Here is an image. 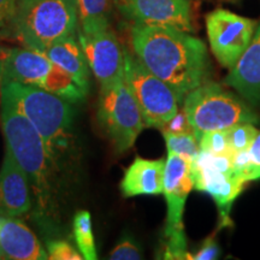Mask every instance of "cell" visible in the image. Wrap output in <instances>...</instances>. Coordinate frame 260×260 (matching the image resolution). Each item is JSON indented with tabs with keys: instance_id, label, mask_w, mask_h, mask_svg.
<instances>
[{
	"instance_id": "obj_1",
	"label": "cell",
	"mask_w": 260,
	"mask_h": 260,
	"mask_svg": "<svg viewBox=\"0 0 260 260\" xmlns=\"http://www.w3.org/2000/svg\"><path fill=\"white\" fill-rule=\"evenodd\" d=\"M130 42L138 59L174 90L178 104L209 80L206 46L187 31L169 25L135 23Z\"/></svg>"
},
{
	"instance_id": "obj_2",
	"label": "cell",
	"mask_w": 260,
	"mask_h": 260,
	"mask_svg": "<svg viewBox=\"0 0 260 260\" xmlns=\"http://www.w3.org/2000/svg\"><path fill=\"white\" fill-rule=\"evenodd\" d=\"M0 124L5 136L6 148L25 172L30 182L40 223L47 224L56 218L57 164L48 154L38 130L18 112L5 96L0 95Z\"/></svg>"
},
{
	"instance_id": "obj_3",
	"label": "cell",
	"mask_w": 260,
	"mask_h": 260,
	"mask_svg": "<svg viewBox=\"0 0 260 260\" xmlns=\"http://www.w3.org/2000/svg\"><path fill=\"white\" fill-rule=\"evenodd\" d=\"M0 95L38 130L48 154L57 164L71 139L74 112L70 103L39 86L17 82L0 84Z\"/></svg>"
},
{
	"instance_id": "obj_4",
	"label": "cell",
	"mask_w": 260,
	"mask_h": 260,
	"mask_svg": "<svg viewBox=\"0 0 260 260\" xmlns=\"http://www.w3.org/2000/svg\"><path fill=\"white\" fill-rule=\"evenodd\" d=\"M77 21L75 0H17L11 22L24 46L42 53L54 42L75 35Z\"/></svg>"
},
{
	"instance_id": "obj_5",
	"label": "cell",
	"mask_w": 260,
	"mask_h": 260,
	"mask_svg": "<svg viewBox=\"0 0 260 260\" xmlns=\"http://www.w3.org/2000/svg\"><path fill=\"white\" fill-rule=\"evenodd\" d=\"M183 103V111L198 141L207 132L259 121L245 103L217 83L201 84L188 94Z\"/></svg>"
},
{
	"instance_id": "obj_6",
	"label": "cell",
	"mask_w": 260,
	"mask_h": 260,
	"mask_svg": "<svg viewBox=\"0 0 260 260\" xmlns=\"http://www.w3.org/2000/svg\"><path fill=\"white\" fill-rule=\"evenodd\" d=\"M96 117L118 153H124L134 146L146 125L138 103L124 80L100 87Z\"/></svg>"
},
{
	"instance_id": "obj_7",
	"label": "cell",
	"mask_w": 260,
	"mask_h": 260,
	"mask_svg": "<svg viewBox=\"0 0 260 260\" xmlns=\"http://www.w3.org/2000/svg\"><path fill=\"white\" fill-rule=\"evenodd\" d=\"M124 81L138 103L146 126L162 129L178 112L176 94L124 50Z\"/></svg>"
},
{
	"instance_id": "obj_8",
	"label": "cell",
	"mask_w": 260,
	"mask_h": 260,
	"mask_svg": "<svg viewBox=\"0 0 260 260\" xmlns=\"http://www.w3.org/2000/svg\"><path fill=\"white\" fill-rule=\"evenodd\" d=\"M206 29L214 57L224 68L232 69L251 44L256 22L228 10L217 9L206 16Z\"/></svg>"
},
{
	"instance_id": "obj_9",
	"label": "cell",
	"mask_w": 260,
	"mask_h": 260,
	"mask_svg": "<svg viewBox=\"0 0 260 260\" xmlns=\"http://www.w3.org/2000/svg\"><path fill=\"white\" fill-rule=\"evenodd\" d=\"M79 42L100 87L124 80V48L110 28L94 34L80 31Z\"/></svg>"
},
{
	"instance_id": "obj_10",
	"label": "cell",
	"mask_w": 260,
	"mask_h": 260,
	"mask_svg": "<svg viewBox=\"0 0 260 260\" xmlns=\"http://www.w3.org/2000/svg\"><path fill=\"white\" fill-rule=\"evenodd\" d=\"M190 175L195 189L209 193L213 198L218 207L220 225H230V210L245 183L211 164L203 151H199L197 159L190 162Z\"/></svg>"
},
{
	"instance_id": "obj_11",
	"label": "cell",
	"mask_w": 260,
	"mask_h": 260,
	"mask_svg": "<svg viewBox=\"0 0 260 260\" xmlns=\"http://www.w3.org/2000/svg\"><path fill=\"white\" fill-rule=\"evenodd\" d=\"M117 6L136 24L169 25L193 31L189 0H117Z\"/></svg>"
},
{
	"instance_id": "obj_12",
	"label": "cell",
	"mask_w": 260,
	"mask_h": 260,
	"mask_svg": "<svg viewBox=\"0 0 260 260\" xmlns=\"http://www.w3.org/2000/svg\"><path fill=\"white\" fill-rule=\"evenodd\" d=\"M194 183L190 175V162L180 155L168 153L165 160L162 193L168 204V216L164 235L183 230V213L186 201Z\"/></svg>"
},
{
	"instance_id": "obj_13",
	"label": "cell",
	"mask_w": 260,
	"mask_h": 260,
	"mask_svg": "<svg viewBox=\"0 0 260 260\" xmlns=\"http://www.w3.org/2000/svg\"><path fill=\"white\" fill-rule=\"evenodd\" d=\"M53 63L41 52L11 48L0 52V84L17 82L40 87Z\"/></svg>"
},
{
	"instance_id": "obj_14",
	"label": "cell",
	"mask_w": 260,
	"mask_h": 260,
	"mask_svg": "<svg viewBox=\"0 0 260 260\" xmlns=\"http://www.w3.org/2000/svg\"><path fill=\"white\" fill-rule=\"evenodd\" d=\"M31 209V186L25 172L6 148L0 169V216L19 217Z\"/></svg>"
},
{
	"instance_id": "obj_15",
	"label": "cell",
	"mask_w": 260,
	"mask_h": 260,
	"mask_svg": "<svg viewBox=\"0 0 260 260\" xmlns=\"http://www.w3.org/2000/svg\"><path fill=\"white\" fill-rule=\"evenodd\" d=\"M0 259L44 260L47 252L35 234L14 217H0Z\"/></svg>"
},
{
	"instance_id": "obj_16",
	"label": "cell",
	"mask_w": 260,
	"mask_h": 260,
	"mask_svg": "<svg viewBox=\"0 0 260 260\" xmlns=\"http://www.w3.org/2000/svg\"><path fill=\"white\" fill-rule=\"evenodd\" d=\"M249 102L260 103V23L251 44L224 80Z\"/></svg>"
},
{
	"instance_id": "obj_17",
	"label": "cell",
	"mask_w": 260,
	"mask_h": 260,
	"mask_svg": "<svg viewBox=\"0 0 260 260\" xmlns=\"http://www.w3.org/2000/svg\"><path fill=\"white\" fill-rule=\"evenodd\" d=\"M165 160L136 157L124 172L121 191L124 198L139 195H159L162 193Z\"/></svg>"
},
{
	"instance_id": "obj_18",
	"label": "cell",
	"mask_w": 260,
	"mask_h": 260,
	"mask_svg": "<svg viewBox=\"0 0 260 260\" xmlns=\"http://www.w3.org/2000/svg\"><path fill=\"white\" fill-rule=\"evenodd\" d=\"M42 53L52 63L69 74L84 92L89 90V67L75 35L59 40L48 46Z\"/></svg>"
},
{
	"instance_id": "obj_19",
	"label": "cell",
	"mask_w": 260,
	"mask_h": 260,
	"mask_svg": "<svg viewBox=\"0 0 260 260\" xmlns=\"http://www.w3.org/2000/svg\"><path fill=\"white\" fill-rule=\"evenodd\" d=\"M81 32L94 34L110 28L109 0H75Z\"/></svg>"
},
{
	"instance_id": "obj_20",
	"label": "cell",
	"mask_w": 260,
	"mask_h": 260,
	"mask_svg": "<svg viewBox=\"0 0 260 260\" xmlns=\"http://www.w3.org/2000/svg\"><path fill=\"white\" fill-rule=\"evenodd\" d=\"M40 87L63 98L70 104L83 102L87 95V93L75 82V80L69 74H67L54 64Z\"/></svg>"
},
{
	"instance_id": "obj_21",
	"label": "cell",
	"mask_w": 260,
	"mask_h": 260,
	"mask_svg": "<svg viewBox=\"0 0 260 260\" xmlns=\"http://www.w3.org/2000/svg\"><path fill=\"white\" fill-rule=\"evenodd\" d=\"M73 232L77 248L83 259L95 260L98 259L95 241H94L92 218L88 211H79L75 214L73 220Z\"/></svg>"
},
{
	"instance_id": "obj_22",
	"label": "cell",
	"mask_w": 260,
	"mask_h": 260,
	"mask_svg": "<svg viewBox=\"0 0 260 260\" xmlns=\"http://www.w3.org/2000/svg\"><path fill=\"white\" fill-rule=\"evenodd\" d=\"M168 153L180 155L189 162H193L199 154V141L195 138L193 132L172 133L162 130Z\"/></svg>"
},
{
	"instance_id": "obj_23",
	"label": "cell",
	"mask_w": 260,
	"mask_h": 260,
	"mask_svg": "<svg viewBox=\"0 0 260 260\" xmlns=\"http://www.w3.org/2000/svg\"><path fill=\"white\" fill-rule=\"evenodd\" d=\"M228 139L234 153L247 151L258 135V130L253 123H239V124L226 129Z\"/></svg>"
},
{
	"instance_id": "obj_24",
	"label": "cell",
	"mask_w": 260,
	"mask_h": 260,
	"mask_svg": "<svg viewBox=\"0 0 260 260\" xmlns=\"http://www.w3.org/2000/svg\"><path fill=\"white\" fill-rule=\"evenodd\" d=\"M199 149L214 155H234L226 130L205 133L199 140Z\"/></svg>"
},
{
	"instance_id": "obj_25",
	"label": "cell",
	"mask_w": 260,
	"mask_h": 260,
	"mask_svg": "<svg viewBox=\"0 0 260 260\" xmlns=\"http://www.w3.org/2000/svg\"><path fill=\"white\" fill-rule=\"evenodd\" d=\"M247 155H248V161L242 175L245 183L260 178V133H258L251 147L247 151Z\"/></svg>"
},
{
	"instance_id": "obj_26",
	"label": "cell",
	"mask_w": 260,
	"mask_h": 260,
	"mask_svg": "<svg viewBox=\"0 0 260 260\" xmlns=\"http://www.w3.org/2000/svg\"><path fill=\"white\" fill-rule=\"evenodd\" d=\"M47 254L51 260H81L83 259L80 251H76L69 242L54 240L47 242Z\"/></svg>"
},
{
	"instance_id": "obj_27",
	"label": "cell",
	"mask_w": 260,
	"mask_h": 260,
	"mask_svg": "<svg viewBox=\"0 0 260 260\" xmlns=\"http://www.w3.org/2000/svg\"><path fill=\"white\" fill-rule=\"evenodd\" d=\"M112 260H139L142 259L141 249L132 237L125 236L117 243L112 252L110 253Z\"/></svg>"
},
{
	"instance_id": "obj_28",
	"label": "cell",
	"mask_w": 260,
	"mask_h": 260,
	"mask_svg": "<svg viewBox=\"0 0 260 260\" xmlns=\"http://www.w3.org/2000/svg\"><path fill=\"white\" fill-rule=\"evenodd\" d=\"M168 239V243L165 246L164 258L165 259H188L187 243L184 230L172 233L171 235L165 236Z\"/></svg>"
},
{
	"instance_id": "obj_29",
	"label": "cell",
	"mask_w": 260,
	"mask_h": 260,
	"mask_svg": "<svg viewBox=\"0 0 260 260\" xmlns=\"http://www.w3.org/2000/svg\"><path fill=\"white\" fill-rule=\"evenodd\" d=\"M218 255H219V247L217 245V242L214 241V237L211 236L207 240H205L199 251L195 253L194 255H191L189 259L212 260V259L218 258Z\"/></svg>"
},
{
	"instance_id": "obj_30",
	"label": "cell",
	"mask_w": 260,
	"mask_h": 260,
	"mask_svg": "<svg viewBox=\"0 0 260 260\" xmlns=\"http://www.w3.org/2000/svg\"><path fill=\"white\" fill-rule=\"evenodd\" d=\"M161 130H167V132L172 133H182V132H193L191 126L188 122L186 113L177 112L176 115L172 117V119L164 126Z\"/></svg>"
},
{
	"instance_id": "obj_31",
	"label": "cell",
	"mask_w": 260,
	"mask_h": 260,
	"mask_svg": "<svg viewBox=\"0 0 260 260\" xmlns=\"http://www.w3.org/2000/svg\"><path fill=\"white\" fill-rule=\"evenodd\" d=\"M17 0H0V28L12 21Z\"/></svg>"
}]
</instances>
